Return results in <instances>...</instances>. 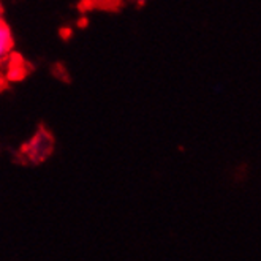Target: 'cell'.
Segmentation results:
<instances>
[{"mask_svg": "<svg viewBox=\"0 0 261 261\" xmlns=\"http://www.w3.org/2000/svg\"><path fill=\"white\" fill-rule=\"evenodd\" d=\"M13 46H14V40L10 25L5 21H0V64L10 54Z\"/></svg>", "mask_w": 261, "mask_h": 261, "instance_id": "cell-1", "label": "cell"}, {"mask_svg": "<svg viewBox=\"0 0 261 261\" xmlns=\"http://www.w3.org/2000/svg\"><path fill=\"white\" fill-rule=\"evenodd\" d=\"M0 89H2V78H0Z\"/></svg>", "mask_w": 261, "mask_h": 261, "instance_id": "cell-2", "label": "cell"}]
</instances>
